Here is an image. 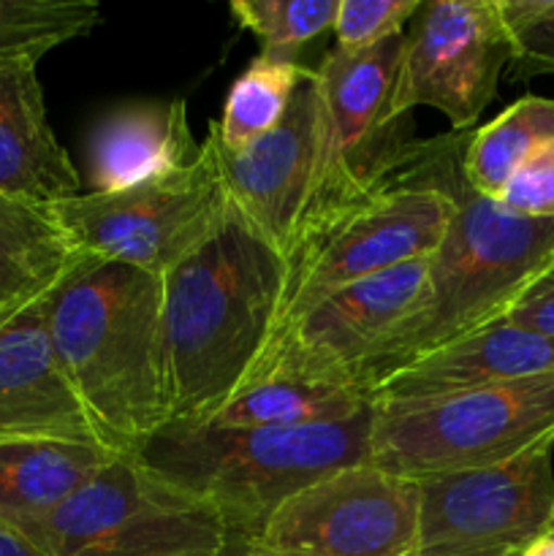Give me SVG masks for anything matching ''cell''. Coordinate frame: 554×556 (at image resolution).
<instances>
[{"label": "cell", "mask_w": 554, "mask_h": 556, "mask_svg": "<svg viewBox=\"0 0 554 556\" xmlns=\"http://www.w3.org/2000/svg\"><path fill=\"white\" fill-rule=\"evenodd\" d=\"M286 258L237 210L163 277L168 424H206L248 386L272 340Z\"/></svg>", "instance_id": "1"}, {"label": "cell", "mask_w": 554, "mask_h": 556, "mask_svg": "<svg viewBox=\"0 0 554 556\" xmlns=\"http://www.w3.org/2000/svg\"><path fill=\"white\" fill-rule=\"evenodd\" d=\"M163 277L79 253L43 296L49 340L98 443L136 454L168 424Z\"/></svg>", "instance_id": "2"}, {"label": "cell", "mask_w": 554, "mask_h": 556, "mask_svg": "<svg viewBox=\"0 0 554 556\" xmlns=\"http://www.w3.org/2000/svg\"><path fill=\"white\" fill-rule=\"evenodd\" d=\"M467 139L470 130L459 136L445 161L454 212L443 244L429 258L427 299L364 369L358 389L367 396L413 358L503 318L532 280L554 266V220L514 215L465 182Z\"/></svg>", "instance_id": "3"}, {"label": "cell", "mask_w": 554, "mask_h": 556, "mask_svg": "<svg viewBox=\"0 0 554 556\" xmlns=\"http://www.w3.org/2000/svg\"><path fill=\"white\" fill-rule=\"evenodd\" d=\"M369 432L373 407L340 424L288 429L172 421L130 456L215 510L228 535L259 541L286 500L329 472L369 462Z\"/></svg>", "instance_id": "4"}, {"label": "cell", "mask_w": 554, "mask_h": 556, "mask_svg": "<svg viewBox=\"0 0 554 556\" xmlns=\"http://www.w3.org/2000/svg\"><path fill=\"white\" fill-rule=\"evenodd\" d=\"M462 134L418 141L367 193L293 244L269 345L331 293L438 253L454 212L445 161Z\"/></svg>", "instance_id": "5"}, {"label": "cell", "mask_w": 554, "mask_h": 556, "mask_svg": "<svg viewBox=\"0 0 554 556\" xmlns=\"http://www.w3.org/2000/svg\"><path fill=\"white\" fill-rule=\"evenodd\" d=\"M554 440V372L438 400L373 402L369 462L424 481L503 465Z\"/></svg>", "instance_id": "6"}, {"label": "cell", "mask_w": 554, "mask_h": 556, "mask_svg": "<svg viewBox=\"0 0 554 556\" xmlns=\"http://www.w3.org/2000/svg\"><path fill=\"white\" fill-rule=\"evenodd\" d=\"M402 43L405 33L362 54L335 47L315 68L318 147L293 244L367 193L416 150L411 117L391 114Z\"/></svg>", "instance_id": "7"}, {"label": "cell", "mask_w": 554, "mask_h": 556, "mask_svg": "<svg viewBox=\"0 0 554 556\" xmlns=\"http://www.w3.org/2000/svg\"><path fill=\"white\" fill-rule=\"evenodd\" d=\"M79 253L166 277L215 237L231 201L217 161L215 123L199 155L117 193H79L47 206Z\"/></svg>", "instance_id": "8"}, {"label": "cell", "mask_w": 554, "mask_h": 556, "mask_svg": "<svg viewBox=\"0 0 554 556\" xmlns=\"http://www.w3.org/2000/svg\"><path fill=\"white\" fill-rule=\"evenodd\" d=\"M14 530L47 556H210L228 541L215 510L125 454L52 514Z\"/></svg>", "instance_id": "9"}, {"label": "cell", "mask_w": 554, "mask_h": 556, "mask_svg": "<svg viewBox=\"0 0 554 556\" xmlns=\"http://www.w3.org/2000/svg\"><path fill=\"white\" fill-rule=\"evenodd\" d=\"M554 440L478 470L418 483L413 556H521L554 514Z\"/></svg>", "instance_id": "10"}, {"label": "cell", "mask_w": 554, "mask_h": 556, "mask_svg": "<svg viewBox=\"0 0 554 556\" xmlns=\"http://www.w3.org/2000/svg\"><path fill=\"white\" fill-rule=\"evenodd\" d=\"M427 280L429 258H421L331 293L299 315L266 348L244 389L269 380H307L358 389L364 369L396 329L421 309Z\"/></svg>", "instance_id": "11"}, {"label": "cell", "mask_w": 554, "mask_h": 556, "mask_svg": "<svg viewBox=\"0 0 554 556\" xmlns=\"http://www.w3.org/2000/svg\"><path fill=\"white\" fill-rule=\"evenodd\" d=\"M514 60V41L498 0L421 3L402 43L391 114L438 109L454 130L473 128L498 96V81Z\"/></svg>", "instance_id": "12"}, {"label": "cell", "mask_w": 554, "mask_h": 556, "mask_svg": "<svg viewBox=\"0 0 554 556\" xmlns=\"http://www.w3.org/2000/svg\"><path fill=\"white\" fill-rule=\"evenodd\" d=\"M416 530L418 483L362 462L286 500L259 543L282 556H413Z\"/></svg>", "instance_id": "13"}, {"label": "cell", "mask_w": 554, "mask_h": 556, "mask_svg": "<svg viewBox=\"0 0 554 556\" xmlns=\"http://www.w3.org/2000/svg\"><path fill=\"white\" fill-rule=\"evenodd\" d=\"M315 147H318L315 68H310L299 81L286 117L277 128L242 150H226L217 139V161H221L228 201L282 258L291 250L299 215L307 201Z\"/></svg>", "instance_id": "14"}, {"label": "cell", "mask_w": 554, "mask_h": 556, "mask_svg": "<svg viewBox=\"0 0 554 556\" xmlns=\"http://www.w3.org/2000/svg\"><path fill=\"white\" fill-rule=\"evenodd\" d=\"M9 440L98 443L54 356L43 299L0 320V443Z\"/></svg>", "instance_id": "15"}, {"label": "cell", "mask_w": 554, "mask_h": 556, "mask_svg": "<svg viewBox=\"0 0 554 556\" xmlns=\"http://www.w3.org/2000/svg\"><path fill=\"white\" fill-rule=\"evenodd\" d=\"M549 372H554V340L500 318L413 358L380 380L369 400H438Z\"/></svg>", "instance_id": "16"}, {"label": "cell", "mask_w": 554, "mask_h": 556, "mask_svg": "<svg viewBox=\"0 0 554 556\" xmlns=\"http://www.w3.org/2000/svg\"><path fill=\"white\" fill-rule=\"evenodd\" d=\"M33 60H0V193L52 206L81 193V177L54 136Z\"/></svg>", "instance_id": "17"}, {"label": "cell", "mask_w": 554, "mask_h": 556, "mask_svg": "<svg viewBox=\"0 0 554 556\" xmlns=\"http://www.w3.org/2000/svg\"><path fill=\"white\" fill-rule=\"evenodd\" d=\"M182 98L125 103L96 125L87 147L92 193L136 188L199 155Z\"/></svg>", "instance_id": "18"}, {"label": "cell", "mask_w": 554, "mask_h": 556, "mask_svg": "<svg viewBox=\"0 0 554 556\" xmlns=\"http://www.w3.org/2000/svg\"><path fill=\"white\" fill-rule=\"evenodd\" d=\"M114 451L71 440H9L0 443V521L25 527L74 497L92 481Z\"/></svg>", "instance_id": "19"}, {"label": "cell", "mask_w": 554, "mask_h": 556, "mask_svg": "<svg viewBox=\"0 0 554 556\" xmlns=\"http://www.w3.org/2000/svg\"><path fill=\"white\" fill-rule=\"evenodd\" d=\"M79 258L47 206L0 193V320L41 302Z\"/></svg>", "instance_id": "20"}, {"label": "cell", "mask_w": 554, "mask_h": 556, "mask_svg": "<svg viewBox=\"0 0 554 556\" xmlns=\"http://www.w3.org/2000/svg\"><path fill=\"white\" fill-rule=\"evenodd\" d=\"M373 407L362 389L307 380H269L244 389L206 424L223 429H288L340 424Z\"/></svg>", "instance_id": "21"}, {"label": "cell", "mask_w": 554, "mask_h": 556, "mask_svg": "<svg viewBox=\"0 0 554 556\" xmlns=\"http://www.w3.org/2000/svg\"><path fill=\"white\" fill-rule=\"evenodd\" d=\"M554 141V101L525 96L503 114L473 130L462 155V177L476 193L500 199L508 179L541 147Z\"/></svg>", "instance_id": "22"}, {"label": "cell", "mask_w": 554, "mask_h": 556, "mask_svg": "<svg viewBox=\"0 0 554 556\" xmlns=\"http://www.w3.org/2000/svg\"><path fill=\"white\" fill-rule=\"evenodd\" d=\"M307 71L293 58L259 54L228 90L223 117L215 123L221 147L242 150L277 128Z\"/></svg>", "instance_id": "23"}, {"label": "cell", "mask_w": 554, "mask_h": 556, "mask_svg": "<svg viewBox=\"0 0 554 556\" xmlns=\"http://www.w3.org/2000/svg\"><path fill=\"white\" fill-rule=\"evenodd\" d=\"M103 22L92 0H0V60H38Z\"/></svg>", "instance_id": "24"}, {"label": "cell", "mask_w": 554, "mask_h": 556, "mask_svg": "<svg viewBox=\"0 0 554 556\" xmlns=\"http://www.w3.org/2000/svg\"><path fill=\"white\" fill-rule=\"evenodd\" d=\"M340 0H234L231 14L261 41V54L291 58L299 47L335 27Z\"/></svg>", "instance_id": "25"}, {"label": "cell", "mask_w": 554, "mask_h": 556, "mask_svg": "<svg viewBox=\"0 0 554 556\" xmlns=\"http://www.w3.org/2000/svg\"><path fill=\"white\" fill-rule=\"evenodd\" d=\"M514 41V79L554 74V0H498Z\"/></svg>", "instance_id": "26"}, {"label": "cell", "mask_w": 554, "mask_h": 556, "mask_svg": "<svg viewBox=\"0 0 554 556\" xmlns=\"http://www.w3.org/2000/svg\"><path fill=\"white\" fill-rule=\"evenodd\" d=\"M421 0H340L335 16L337 49L362 54L378 43L405 33V22L416 16Z\"/></svg>", "instance_id": "27"}, {"label": "cell", "mask_w": 554, "mask_h": 556, "mask_svg": "<svg viewBox=\"0 0 554 556\" xmlns=\"http://www.w3.org/2000/svg\"><path fill=\"white\" fill-rule=\"evenodd\" d=\"M498 201L514 215L554 220V141L516 168Z\"/></svg>", "instance_id": "28"}, {"label": "cell", "mask_w": 554, "mask_h": 556, "mask_svg": "<svg viewBox=\"0 0 554 556\" xmlns=\"http://www.w3.org/2000/svg\"><path fill=\"white\" fill-rule=\"evenodd\" d=\"M503 320L554 340V266L543 271L538 280H532V286L516 299Z\"/></svg>", "instance_id": "29"}, {"label": "cell", "mask_w": 554, "mask_h": 556, "mask_svg": "<svg viewBox=\"0 0 554 556\" xmlns=\"http://www.w3.org/2000/svg\"><path fill=\"white\" fill-rule=\"evenodd\" d=\"M0 556H47L30 538L0 521Z\"/></svg>", "instance_id": "30"}, {"label": "cell", "mask_w": 554, "mask_h": 556, "mask_svg": "<svg viewBox=\"0 0 554 556\" xmlns=\"http://www.w3.org/2000/svg\"><path fill=\"white\" fill-rule=\"evenodd\" d=\"M210 556H282L272 548H266L264 543L259 541H250V538H237V535H228L226 546L217 548L215 554Z\"/></svg>", "instance_id": "31"}, {"label": "cell", "mask_w": 554, "mask_h": 556, "mask_svg": "<svg viewBox=\"0 0 554 556\" xmlns=\"http://www.w3.org/2000/svg\"><path fill=\"white\" fill-rule=\"evenodd\" d=\"M521 556H554V538L552 535H543L532 543Z\"/></svg>", "instance_id": "32"}, {"label": "cell", "mask_w": 554, "mask_h": 556, "mask_svg": "<svg viewBox=\"0 0 554 556\" xmlns=\"http://www.w3.org/2000/svg\"><path fill=\"white\" fill-rule=\"evenodd\" d=\"M546 535H552V538H554V514H552V519H549V530H546Z\"/></svg>", "instance_id": "33"}]
</instances>
